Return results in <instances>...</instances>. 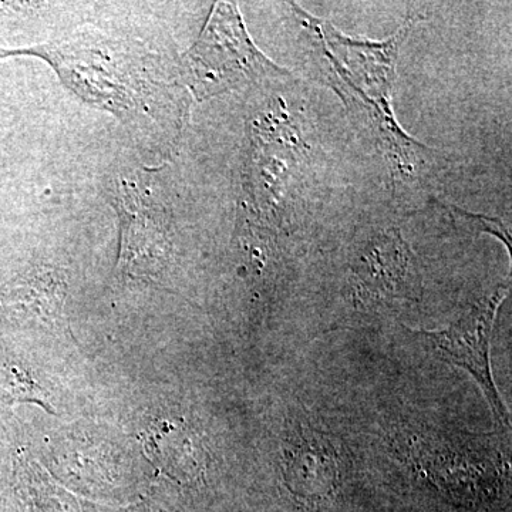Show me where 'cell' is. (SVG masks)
<instances>
[{"instance_id":"cell-1","label":"cell","mask_w":512,"mask_h":512,"mask_svg":"<svg viewBox=\"0 0 512 512\" xmlns=\"http://www.w3.org/2000/svg\"><path fill=\"white\" fill-rule=\"evenodd\" d=\"M188 80L198 97L227 92L237 84L285 73L249 39L237 8L221 3L187 55Z\"/></svg>"},{"instance_id":"cell-2","label":"cell","mask_w":512,"mask_h":512,"mask_svg":"<svg viewBox=\"0 0 512 512\" xmlns=\"http://www.w3.org/2000/svg\"><path fill=\"white\" fill-rule=\"evenodd\" d=\"M40 56L46 57L62 74L64 82L72 84L76 92L86 99L104 104L109 110L127 111L137 106L138 96H147V87L134 79L136 70L114 63L116 55L86 43H63L39 47ZM147 84V83H143Z\"/></svg>"},{"instance_id":"cell-3","label":"cell","mask_w":512,"mask_h":512,"mask_svg":"<svg viewBox=\"0 0 512 512\" xmlns=\"http://www.w3.org/2000/svg\"><path fill=\"white\" fill-rule=\"evenodd\" d=\"M507 293L508 289L501 288L481 299L448 329L414 332V335L427 340L441 359L463 367L476 377L495 416L504 424L507 423L508 414L491 375L490 342L498 308Z\"/></svg>"},{"instance_id":"cell-4","label":"cell","mask_w":512,"mask_h":512,"mask_svg":"<svg viewBox=\"0 0 512 512\" xmlns=\"http://www.w3.org/2000/svg\"><path fill=\"white\" fill-rule=\"evenodd\" d=\"M119 201L123 224L119 268L134 278H153L167 258L163 207L134 183L121 185Z\"/></svg>"},{"instance_id":"cell-5","label":"cell","mask_w":512,"mask_h":512,"mask_svg":"<svg viewBox=\"0 0 512 512\" xmlns=\"http://www.w3.org/2000/svg\"><path fill=\"white\" fill-rule=\"evenodd\" d=\"M140 437L148 460L167 476L183 481L200 476L205 466L202 450L184 426L173 421L156 420Z\"/></svg>"},{"instance_id":"cell-6","label":"cell","mask_w":512,"mask_h":512,"mask_svg":"<svg viewBox=\"0 0 512 512\" xmlns=\"http://www.w3.org/2000/svg\"><path fill=\"white\" fill-rule=\"evenodd\" d=\"M409 261L406 244L399 235L383 238L360 259L356 268L357 286L365 289L366 295L393 298L404 285Z\"/></svg>"},{"instance_id":"cell-7","label":"cell","mask_w":512,"mask_h":512,"mask_svg":"<svg viewBox=\"0 0 512 512\" xmlns=\"http://www.w3.org/2000/svg\"><path fill=\"white\" fill-rule=\"evenodd\" d=\"M336 463L332 451L318 441L302 443L288 453L289 484L308 493H326L335 481Z\"/></svg>"},{"instance_id":"cell-8","label":"cell","mask_w":512,"mask_h":512,"mask_svg":"<svg viewBox=\"0 0 512 512\" xmlns=\"http://www.w3.org/2000/svg\"><path fill=\"white\" fill-rule=\"evenodd\" d=\"M0 400L37 403L47 412H53L52 407L47 406V394L42 387L16 369H0Z\"/></svg>"}]
</instances>
